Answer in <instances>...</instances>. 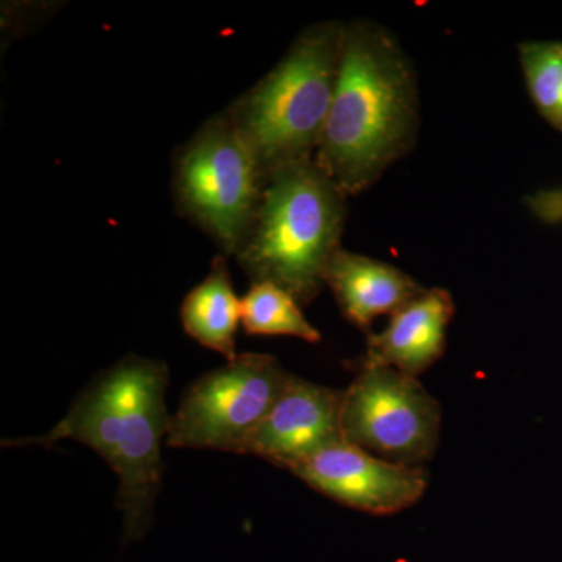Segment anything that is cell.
<instances>
[{"instance_id":"6da1fadb","label":"cell","mask_w":562,"mask_h":562,"mask_svg":"<svg viewBox=\"0 0 562 562\" xmlns=\"http://www.w3.org/2000/svg\"><path fill=\"white\" fill-rule=\"evenodd\" d=\"M419 85L401 41L379 22H346L341 68L314 160L347 195L362 194L412 151Z\"/></svg>"},{"instance_id":"7a4b0ae2","label":"cell","mask_w":562,"mask_h":562,"mask_svg":"<svg viewBox=\"0 0 562 562\" xmlns=\"http://www.w3.org/2000/svg\"><path fill=\"white\" fill-rule=\"evenodd\" d=\"M169 368L128 355L99 373L46 435L9 439L3 447H50L70 439L90 447L116 473L122 543L146 538L162 480L161 446L171 416L165 395Z\"/></svg>"},{"instance_id":"3957f363","label":"cell","mask_w":562,"mask_h":562,"mask_svg":"<svg viewBox=\"0 0 562 562\" xmlns=\"http://www.w3.org/2000/svg\"><path fill=\"white\" fill-rule=\"evenodd\" d=\"M344 31L342 21L310 25L261 80L224 110L266 183L279 169L316 155L338 85Z\"/></svg>"},{"instance_id":"277c9868","label":"cell","mask_w":562,"mask_h":562,"mask_svg":"<svg viewBox=\"0 0 562 562\" xmlns=\"http://www.w3.org/2000/svg\"><path fill=\"white\" fill-rule=\"evenodd\" d=\"M347 199L314 158L273 172L249 238L235 257L251 283L279 284L302 306L316 301L342 247Z\"/></svg>"},{"instance_id":"5b68a950","label":"cell","mask_w":562,"mask_h":562,"mask_svg":"<svg viewBox=\"0 0 562 562\" xmlns=\"http://www.w3.org/2000/svg\"><path fill=\"white\" fill-rule=\"evenodd\" d=\"M265 188L260 166L224 111L203 122L173 157L177 211L224 257L235 258L249 238Z\"/></svg>"},{"instance_id":"8992f818","label":"cell","mask_w":562,"mask_h":562,"mask_svg":"<svg viewBox=\"0 0 562 562\" xmlns=\"http://www.w3.org/2000/svg\"><path fill=\"white\" fill-rule=\"evenodd\" d=\"M292 373L272 355L243 353L188 387L168 425L173 449L243 454Z\"/></svg>"},{"instance_id":"52a82bcc","label":"cell","mask_w":562,"mask_h":562,"mask_svg":"<svg viewBox=\"0 0 562 562\" xmlns=\"http://www.w3.org/2000/svg\"><path fill=\"white\" fill-rule=\"evenodd\" d=\"M358 369L342 395L344 441L409 468L431 461L441 442L439 402L406 373L375 364Z\"/></svg>"},{"instance_id":"ba28073f","label":"cell","mask_w":562,"mask_h":562,"mask_svg":"<svg viewBox=\"0 0 562 562\" xmlns=\"http://www.w3.org/2000/svg\"><path fill=\"white\" fill-rule=\"evenodd\" d=\"M290 472L325 497L372 516H391L412 508L428 487L424 468L395 464L344 439Z\"/></svg>"},{"instance_id":"9c48e42d","label":"cell","mask_w":562,"mask_h":562,"mask_svg":"<svg viewBox=\"0 0 562 562\" xmlns=\"http://www.w3.org/2000/svg\"><path fill=\"white\" fill-rule=\"evenodd\" d=\"M344 391L292 375L243 454L290 472L331 443L342 441Z\"/></svg>"},{"instance_id":"30bf717a","label":"cell","mask_w":562,"mask_h":562,"mask_svg":"<svg viewBox=\"0 0 562 562\" xmlns=\"http://www.w3.org/2000/svg\"><path fill=\"white\" fill-rule=\"evenodd\" d=\"M453 316L452 294L443 288H427L392 314L382 333L368 335V349L358 364L386 366L419 379L441 360Z\"/></svg>"},{"instance_id":"8fae6325","label":"cell","mask_w":562,"mask_h":562,"mask_svg":"<svg viewBox=\"0 0 562 562\" xmlns=\"http://www.w3.org/2000/svg\"><path fill=\"white\" fill-rule=\"evenodd\" d=\"M325 286L342 316L368 335L376 317L392 316L427 290L402 269L344 247L328 265Z\"/></svg>"},{"instance_id":"7c38bea8","label":"cell","mask_w":562,"mask_h":562,"mask_svg":"<svg viewBox=\"0 0 562 562\" xmlns=\"http://www.w3.org/2000/svg\"><path fill=\"white\" fill-rule=\"evenodd\" d=\"M180 321L190 338L227 361L235 360L236 333L241 324V299L236 295L227 257L211 261L209 276L188 292L180 306Z\"/></svg>"},{"instance_id":"4fadbf2b","label":"cell","mask_w":562,"mask_h":562,"mask_svg":"<svg viewBox=\"0 0 562 562\" xmlns=\"http://www.w3.org/2000/svg\"><path fill=\"white\" fill-rule=\"evenodd\" d=\"M241 324L251 336H291L312 344L322 339L321 331L303 314L301 303L269 281L251 283L241 299Z\"/></svg>"},{"instance_id":"5bb4252c","label":"cell","mask_w":562,"mask_h":562,"mask_svg":"<svg viewBox=\"0 0 562 562\" xmlns=\"http://www.w3.org/2000/svg\"><path fill=\"white\" fill-rule=\"evenodd\" d=\"M519 60L532 103L543 120L562 132V43L519 44Z\"/></svg>"}]
</instances>
